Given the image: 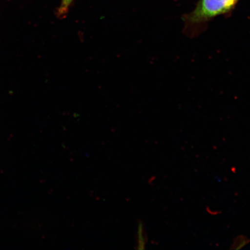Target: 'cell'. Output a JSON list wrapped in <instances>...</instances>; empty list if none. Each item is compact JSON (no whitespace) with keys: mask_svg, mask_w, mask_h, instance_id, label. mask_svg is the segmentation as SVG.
I'll list each match as a JSON object with an SVG mask.
<instances>
[{"mask_svg":"<svg viewBox=\"0 0 250 250\" xmlns=\"http://www.w3.org/2000/svg\"><path fill=\"white\" fill-rule=\"evenodd\" d=\"M239 0H199L190 13L184 15L186 23L196 25L207 22L212 19L229 13Z\"/></svg>","mask_w":250,"mask_h":250,"instance_id":"obj_1","label":"cell"},{"mask_svg":"<svg viewBox=\"0 0 250 250\" xmlns=\"http://www.w3.org/2000/svg\"><path fill=\"white\" fill-rule=\"evenodd\" d=\"M145 224L142 221L137 223V249L145 250L147 243V236L146 235Z\"/></svg>","mask_w":250,"mask_h":250,"instance_id":"obj_2","label":"cell"},{"mask_svg":"<svg viewBox=\"0 0 250 250\" xmlns=\"http://www.w3.org/2000/svg\"><path fill=\"white\" fill-rule=\"evenodd\" d=\"M74 1V0H62L61 5L56 11L57 17L61 20L65 18Z\"/></svg>","mask_w":250,"mask_h":250,"instance_id":"obj_3","label":"cell"},{"mask_svg":"<svg viewBox=\"0 0 250 250\" xmlns=\"http://www.w3.org/2000/svg\"><path fill=\"white\" fill-rule=\"evenodd\" d=\"M250 243V239L244 235H239L233 240V242L230 247L231 250H239Z\"/></svg>","mask_w":250,"mask_h":250,"instance_id":"obj_4","label":"cell"}]
</instances>
